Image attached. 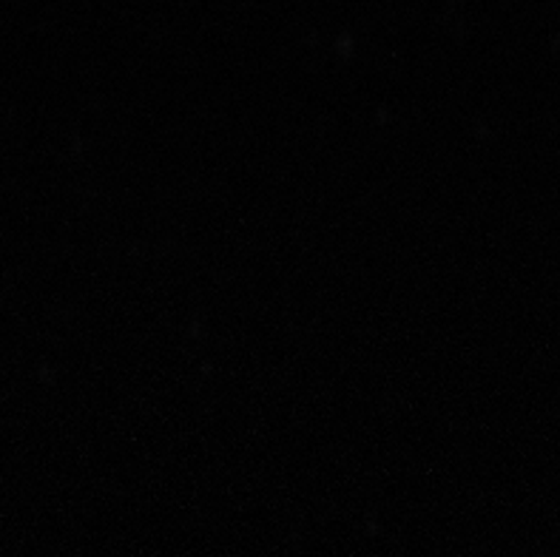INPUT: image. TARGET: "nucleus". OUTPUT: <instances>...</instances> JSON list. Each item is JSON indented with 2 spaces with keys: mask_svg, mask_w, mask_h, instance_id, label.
Here are the masks:
<instances>
[]
</instances>
